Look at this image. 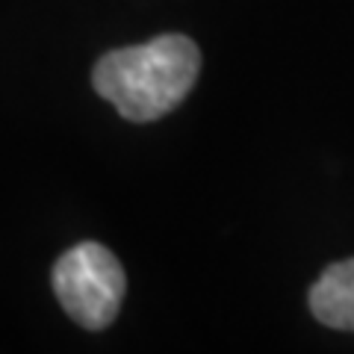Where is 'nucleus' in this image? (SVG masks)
Segmentation results:
<instances>
[{
	"mask_svg": "<svg viewBox=\"0 0 354 354\" xmlns=\"http://www.w3.org/2000/svg\"><path fill=\"white\" fill-rule=\"evenodd\" d=\"M53 292L77 325L101 330L118 316L124 298V269L101 242H80L53 266Z\"/></svg>",
	"mask_w": 354,
	"mask_h": 354,
	"instance_id": "nucleus-2",
	"label": "nucleus"
},
{
	"mask_svg": "<svg viewBox=\"0 0 354 354\" xmlns=\"http://www.w3.org/2000/svg\"><path fill=\"white\" fill-rule=\"evenodd\" d=\"M310 310L328 328L354 330V257L322 272L310 290Z\"/></svg>",
	"mask_w": 354,
	"mask_h": 354,
	"instance_id": "nucleus-3",
	"label": "nucleus"
},
{
	"mask_svg": "<svg viewBox=\"0 0 354 354\" xmlns=\"http://www.w3.org/2000/svg\"><path fill=\"white\" fill-rule=\"evenodd\" d=\"M201 71V50L189 36L165 32L145 44L109 50L92 71L95 92L127 121H157L169 115Z\"/></svg>",
	"mask_w": 354,
	"mask_h": 354,
	"instance_id": "nucleus-1",
	"label": "nucleus"
}]
</instances>
